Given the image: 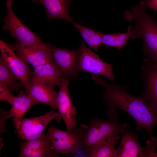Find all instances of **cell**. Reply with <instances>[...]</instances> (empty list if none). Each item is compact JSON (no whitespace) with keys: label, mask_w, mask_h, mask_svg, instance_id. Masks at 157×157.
<instances>
[{"label":"cell","mask_w":157,"mask_h":157,"mask_svg":"<svg viewBox=\"0 0 157 157\" xmlns=\"http://www.w3.org/2000/svg\"><path fill=\"white\" fill-rule=\"evenodd\" d=\"M19 145V157H57L58 153L51 149V140L48 131L37 138L21 142Z\"/></svg>","instance_id":"cell-12"},{"label":"cell","mask_w":157,"mask_h":157,"mask_svg":"<svg viewBox=\"0 0 157 157\" xmlns=\"http://www.w3.org/2000/svg\"><path fill=\"white\" fill-rule=\"evenodd\" d=\"M120 137L101 144L95 148L88 155L90 157H115L116 145Z\"/></svg>","instance_id":"cell-21"},{"label":"cell","mask_w":157,"mask_h":157,"mask_svg":"<svg viewBox=\"0 0 157 157\" xmlns=\"http://www.w3.org/2000/svg\"><path fill=\"white\" fill-rule=\"evenodd\" d=\"M108 116V120L95 117L90 119L82 144V149L88 155L99 145L120 137L119 134L127 128L128 123L119 122L117 113Z\"/></svg>","instance_id":"cell-3"},{"label":"cell","mask_w":157,"mask_h":157,"mask_svg":"<svg viewBox=\"0 0 157 157\" xmlns=\"http://www.w3.org/2000/svg\"><path fill=\"white\" fill-rule=\"evenodd\" d=\"M142 76L144 85L142 96L157 115V63L147 58L143 60Z\"/></svg>","instance_id":"cell-13"},{"label":"cell","mask_w":157,"mask_h":157,"mask_svg":"<svg viewBox=\"0 0 157 157\" xmlns=\"http://www.w3.org/2000/svg\"><path fill=\"white\" fill-rule=\"evenodd\" d=\"M7 11L2 29L9 31L10 35L16 41L24 46H30L41 43L40 38L23 24L14 13L12 8V1L6 3Z\"/></svg>","instance_id":"cell-6"},{"label":"cell","mask_w":157,"mask_h":157,"mask_svg":"<svg viewBox=\"0 0 157 157\" xmlns=\"http://www.w3.org/2000/svg\"><path fill=\"white\" fill-rule=\"evenodd\" d=\"M34 68L31 79L54 87L60 85L62 77L52 62L40 65Z\"/></svg>","instance_id":"cell-16"},{"label":"cell","mask_w":157,"mask_h":157,"mask_svg":"<svg viewBox=\"0 0 157 157\" xmlns=\"http://www.w3.org/2000/svg\"><path fill=\"white\" fill-rule=\"evenodd\" d=\"M103 34L98 31L91 38L93 44V49L97 51L102 44V38Z\"/></svg>","instance_id":"cell-23"},{"label":"cell","mask_w":157,"mask_h":157,"mask_svg":"<svg viewBox=\"0 0 157 157\" xmlns=\"http://www.w3.org/2000/svg\"><path fill=\"white\" fill-rule=\"evenodd\" d=\"M146 5L155 12H157V0H146Z\"/></svg>","instance_id":"cell-25"},{"label":"cell","mask_w":157,"mask_h":157,"mask_svg":"<svg viewBox=\"0 0 157 157\" xmlns=\"http://www.w3.org/2000/svg\"><path fill=\"white\" fill-rule=\"evenodd\" d=\"M78 69L79 72H86L96 75H103L113 81L115 76L111 65L101 60L85 45L81 40L78 49Z\"/></svg>","instance_id":"cell-8"},{"label":"cell","mask_w":157,"mask_h":157,"mask_svg":"<svg viewBox=\"0 0 157 157\" xmlns=\"http://www.w3.org/2000/svg\"><path fill=\"white\" fill-rule=\"evenodd\" d=\"M62 118L58 111L52 110L40 116L22 120L15 131L17 138L26 140L37 138L43 133L47 126L52 120L59 122Z\"/></svg>","instance_id":"cell-5"},{"label":"cell","mask_w":157,"mask_h":157,"mask_svg":"<svg viewBox=\"0 0 157 157\" xmlns=\"http://www.w3.org/2000/svg\"><path fill=\"white\" fill-rule=\"evenodd\" d=\"M11 92L8 88L0 85V101L6 102L11 105L16 97Z\"/></svg>","instance_id":"cell-22"},{"label":"cell","mask_w":157,"mask_h":157,"mask_svg":"<svg viewBox=\"0 0 157 157\" xmlns=\"http://www.w3.org/2000/svg\"><path fill=\"white\" fill-rule=\"evenodd\" d=\"M88 127L85 124H81L78 127L69 132L51 125L48 131L51 140V149L58 153L76 154L82 148V142Z\"/></svg>","instance_id":"cell-4"},{"label":"cell","mask_w":157,"mask_h":157,"mask_svg":"<svg viewBox=\"0 0 157 157\" xmlns=\"http://www.w3.org/2000/svg\"><path fill=\"white\" fill-rule=\"evenodd\" d=\"M146 6L145 1H142L126 11L124 15L128 21L135 22V26L129 27L128 29L131 38L141 37L147 58L157 63V22L147 13Z\"/></svg>","instance_id":"cell-2"},{"label":"cell","mask_w":157,"mask_h":157,"mask_svg":"<svg viewBox=\"0 0 157 157\" xmlns=\"http://www.w3.org/2000/svg\"><path fill=\"white\" fill-rule=\"evenodd\" d=\"M69 80L62 78L57 98V109L65 124L66 130L71 132L76 127V109L71 99L68 87Z\"/></svg>","instance_id":"cell-11"},{"label":"cell","mask_w":157,"mask_h":157,"mask_svg":"<svg viewBox=\"0 0 157 157\" xmlns=\"http://www.w3.org/2000/svg\"><path fill=\"white\" fill-rule=\"evenodd\" d=\"M72 0H36L44 7L47 19H59L72 22L74 18L71 17L68 8Z\"/></svg>","instance_id":"cell-18"},{"label":"cell","mask_w":157,"mask_h":157,"mask_svg":"<svg viewBox=\"0 0 157 157\" xmlns=\"http://www.w3.org/2000/svg\"><path fill=\"white\" fill-rule=\"evenodd\" d=\"M25 92L38 104L47 105L53 110L57 109L58 92L54 87L31 79V83Z\"/></svg>","instance_id":"cell-15"},{"label":"cell","mask_w":157,"mask_h":157,"mask_svg":"<svg viewBox=\"0 0 157 157\" xmlns=\"http://www.w3.org/2000/svg\"><path fill=\"white\" fill-rule=\"evenodd\" d=\"M122 138L119 147L116 149L115 157H146L147 152L138 141L137 135L127 128L121 132Z\"/></svg>","instance_id":"cell-14"},{"label":"cell","mask_w":157,"mask_h":157,"mask_svg":"<svg viewBox=\"0 0 157 157\" xmlns=\"http://www.w3.org/2000/svg\"><path fill=\"white\" fill-rule=\"evenodd\" d=\"M151 140L157 144V136H154L153 135L150 136ZM154 157H157V153L156 152L154 154Z\"/></svg>","instance_id":"cell-26"},{"label":"cell","mask_w":157,"mask_h":157,"mask_svg":"<svg viewBox=\"0 0 157 157\" xmlns=\"http://www.w3.org/2000/svg\"><path fill=\"white\" fill-rule=\"evenodd\" d=\"M0 55L8 67L24 88L25 91L29 86L33 72L28 63L19 57L11 44L0 40Z\"/></svg>","instance_id":"cell-7"},{"label":"cell","mask_w":157,"mask_h":157,"mask_svg":"<svg viewBox=\"0 0 157 157\" xmlns=\"http://www.w3.org/2000/svg\"><path fill=\"white\" fill-rule=\"evenodd\" d=\"M16 53L34 68L52 62L51 45L43 42L30 46L22 45L18 42L11 44Z\"/></svg>","instance_id":"cell-10"},{"label":"cell","mask_w":157,"mask_h":157,"mask_svg":"<svg viewBox=\"0 0 157 157\" xmlns=\"http://www.w3.org/2000/svg\"><path fill=\"white\" fill-rule=\"evenodd\" d=\"M0 132L2 133L6 132L7 130L5 128V123L7 119L10 117L8 111L4 110L3 108H1L0 111Z\"/></svg>","instance_id":"cell-24"},{"label":"cell","mask_w":157,"mask_h":157,"mask_svg":"<svg viewBox=\"0 0 157 157\" xmlns=\"http://www.w3.org/2000/svg\"><path fill=\"white\" fill-rule=\"evenodd\" d=\"M7 65L2 56L0 55V85L5 87L11 92L19 94V89L23 86Z\"/></svg>","instance_id":"cell-19"},{"label":"cell","mask_w":157,"mask_h":157,"mask_svg":"<svg viewBox=\"0 0 157 157\" xmlns=\"http://www.w3.org/2000/svg\"><path fill=\"white\" fill-rule=\"evenodd\" d=\"M33 2H35L36 0H32ZM12 0H6V2L12 1Z\"/></svg>","instance_id":"cell-27"},{"label":"cell","mask_w":157,"mask_h":157,"mask_svg":"<svg viewBox=\"0 0 157 157\" xmlns=\"http://www.w3.org/2000/svg\"><path fill=\"white\" fill-rule=\"evenodd\" d=\"M92 79L104 88L103 101L107 106V111L116 110L117 108L127 112L136 122V129H144L149 135H152L154 126L157 124V115L148 101L142 96L136 97L129 93V85L120 86L109 83L97 75L92 74Z\"/></svg>","instance_id":"cell-1"},{"label":"cell","mask_w":157,"mask_h":157,"mask_svg":"<svg viewBox=\"0 0 157 157\" xmlns=\"http://www.w3.org/2000/svg\"><path fill=\"white\" fill-rule=\"evenodd\" d=\"M52 62L57 67L62 78H76L78 69V49L71 50L51 45Z\"/></svg>","instance_id":"cell-9"},{"label":"cell","mask_w":157,"mask_h":157,"mask_svg":"<svg viewBox=\"0 0 157 157\" xmlns=\"http://www.w3.org/2000/svg\"><path fill=\"white\" fill-rule=\"evenodd\" d=\"M38 103L25 92H20L19 96L13 101L10 109L8 111L10 117H13L12 122L16 129L17 128L26 113L34 105Z\"/></svg>","instance_id":"cell-17"},{"label":"cell","mask_w":157,"mask_h":157,"mask_svg":"<svg viewBox=\"0 0 157 157\" xmlns=\"http://www.w3.org/2000/svg\"><path fill=\"white\" fill-rule=\"evenodd\" d=\"M131 32L128 30L126 33L104 34L102 38V44L107 46L122 49L128 40L131 38Z\"/></svg>","instance_id":"cell-20"}]
</instances>
